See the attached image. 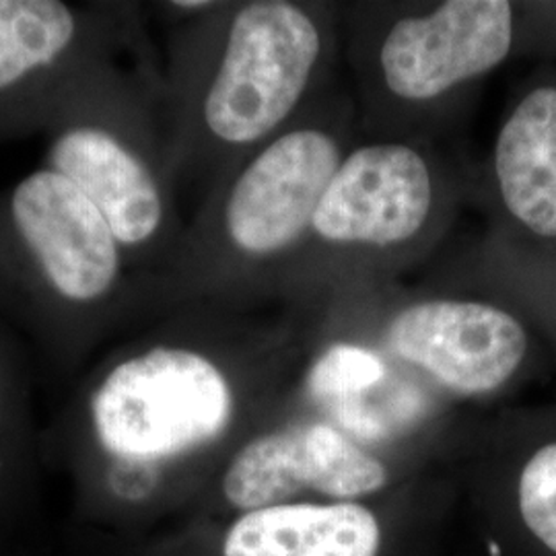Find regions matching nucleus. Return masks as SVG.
<instances>
[{"label":"nucleus","mask_w":556,"mask_h":556,"mask_svg":"<svg viewBox=\"0 0 556 556\" xmlns=\"http://www.w3.org/2000/svg\"><path fill=\"white\" fill-rule=\"evenodd\" d=\"M225 324L169 319L85 369L41 439L83 521L114 538L137 528L238 429V334Z\"/></svg>","instance_id":"obj_1"},{"label":"nucleus","mask_w":556,"mask_h":556,"mask_svg":"<svg viewBox=\"0 0 556 556\" xmlns=\"http://www.w3.org/2000/svg\"><path fill=\"white\" fill-rule=\"evenodd\" d=\"M135 273L98 206L38 167L0 192V312L60 376L122 334Z\"/></svg>","instance_id":"obj_2"},{"label":"nucleus","mask_w":556,"mask_h":556,"mask_svg":"<svg viewBox=\"0 0 556 556\" xmlns=\"http://www.w3.org/2000/svg\"><path fill=\"white\" fill-rule=\"evenodd\" d=\"M321 40L293 2L258 0L204 23L181 59L176 119L165 140L172 176L186 163L233 160L295 110Z\"/></svg>","instance_id":"obj_3"},{"label":"nucleus","mask_w":556,"mask_h":556,"mask_svg":"<svg viewBox=\"0 0 556 556\" xmlns=\"http://www.w3.org/2000/svg\"><path fill=\"white\" fill-rule=\"evenodd\" d=\"M149 77L122 60L91 75L43 132L48 167L91 200L135 275H151L178 248L172 167Z\"/></svg>","instance_id":"obj_4"},{"label":"nucleus","mask_w":556,"mask_h":556,"mask_svg":"<svg viewBox=\"0 0 556 556\" xmlns=\"http://www.w3.org/2000/svg\"><path fill=\"white\" fill-rule=\"evenodd\" d=\"M128 2L0 0V140L43 135L85 80L139 54Z\"/></svg>","instance_id":"obj_5"},{"label":"nucleus","mask_w":556,"mask_h":556,"mask_svg":"<svg viewBox=\"0 0 556 556\" xmlns=\"http://www.w3.org/2000/svg\"><path fill=\"white\" fill-rule=\"evenodd\" d=\"M388 344L450 392L484 396L526 367L532 332L528 319L498 303L435 299L402 309Z\"/></svg>","instance_id":"obj_6"},{"label":"nucleus","mask_w":556,"mask_h":556,"mask_svg":"<svg viewBox=\"0 0 556 556\" xmlns=\"http://www.w3.org/2000/svg\"><path fill=\"white\" fill-rule=\"evenodd\" d=\"M388 468L330 425H289L245 439L220 468L217 497L231 511L285 505L301 491L353 501L381 491Z\"/></svg>","instance_id":"obj_7"},{"label":"nucleus","mask_w":556,"mask_h":556,"mask_svg":"<svg viewBox=\"0 0 556 556\" xmlns=\"http://www.w3.org/2000/svg\"><path fill=\"white\" fill-rule=\"evenodd\" d=\"M521 13L507 0H450L397 21L379 56L386 85L402 100L429 101L495 71L521 43Z\"/></svg>","instance_id":"obj_8"},{"label":"nucleus","mask_w":556,"mask_h":556,"mask_svg":"<svg viewBox=\"0 0 556 556\" xmlns=\"http://www.w3.org/2000/svg\"><path fill=\"white\" fill-rule=\"evenodd\" d=\"M431 206V169L415 149L367 144L340 161L312 227L338 245L390 248L415 238Z\"/></svg>","instance_id":"obj_9"},{"label":"nucleus","mask_w":556,"mask_h":556,"mask_svg":"<svg viewBox=\"0 0 556 556\" xmlns=\"http://www.w3.org/2000/svg\"><path fill=\"white\" fill-rule=\"evenodd\" d=\"M493 176L501 208L523 241L556 248V75L528 87L507 114Z\"/></svg>","instance_id":"obj_10"},{"label":"nucleus","mask_w":556,"mask_h":556,"mask_svg":"<svg viewBox=\"0 0 556 556\" xmlns=\"http://www.w3.org/2000/svg\"><path fill=\"white\" fill-rule=\"evenodd\" d=\"M378 517L353 501L285 503L239 511L223 530L217 556H378Z\"/></svg>","instance_id":"obj_11"},{"label":"nucleus","mask_w":556,"mask_h":556,"mask_svg":"<svg viewBox=\"0 0 556 556\" xmlns=\"http://www.w3.org/2000/svg\"><path fill=\"white\" fill-rule=\"evenodd\" d=\"M31 386L21 332L0 312V528L29 503L38 478Z\"/></svg>","instance_id":"obj_12"},{"label":"nucleus","mask_w":556,"mask_h":556,"mask_svg":"<svg viewBox=\"0 0 556 556\" xmlns=\"http://www.w3.org/2000/svg\"><path fill=\"white\" fill-rule=\"evenodd\" d=\"M517 503L526 528L556 555V439L538 445L523 462Z\"/></svg>","instance_id":"obj_13"},{"label":"nucleus","mask_w":556,"mask_h":556,"mask_svg":"<svg viewBox=\"0 0 556 556\" xmlns=\"http://www.w3.org/2000/svg\"><path fill=\"white\" fill-rule=\"evenodd\" d=\"M383 361L361 346L338 344L319 357L309 383L318 396L358 394L383 378Z\"/></svg>","instance_id":"obj_14"},{"label":"nucleus","mask_w":556,"mask_h":556,"mask_svg":"<svg viewBox=\"0 0 556 556\" xmlns=\"http://www.w3.org/2000/svg\"><path fill=\"white\" fill-rule=\"evenodd\" d=\"M517 256L519 303L556 332V248L526 243Z\"/></svg>","instance_id":"obj_15"}]
</instances>
